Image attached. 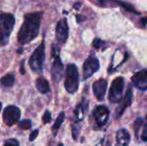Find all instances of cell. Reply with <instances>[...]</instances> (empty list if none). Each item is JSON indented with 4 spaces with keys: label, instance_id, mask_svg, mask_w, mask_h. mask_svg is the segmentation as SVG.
<instances>
[{
    "label": "cell",
    "instance_id": "4316f807",
    "mask_svg": "<svg viewBox=\"0 0 147 146\" xmlns=\"http://www.w3.org/2000/svg\"><path fill=\"white\" fill-rule=\"evenodd\" d=\"M102 41L101 40H99V39H96V40L93 41V46H94V47H96V48H100L101 46H102Z\"/></svg>",
    "mask_w": 147,
    "mask_h": 146
},
{
    "label": "cell",
    "instance_id": "5b68a950",
    "mask_svg": "<svg viewBox=\"0 0 147 146\" xmlns=\"http://www.w3.org/2000/svg\"><path fill=\"white\" fill-rule=\"evenodd\" d=\"M53 60L51 73H52L53 80L55 82H59L64 73V66L59 57V48L55 46H53Z\"/></svg>",
    "mask_w": 147,
    "mask_h": 146
},
{
    "label": "cell",
    "instance_id": "d4e9b609",
    "mask_svg": "<svg viewBox=\"0 0 147 146\" xmlns=\"http://www.w3.org/2000/svg\"><path fill=\"white\" fill-rule=\"evenodd\" d=\"M140 137H141V139H142V140H143L144 142H146V140H147V125L146 124L145 125V126H144V128H143V130H142V133H141V134H140Z\"/></svg>",
    "mask_w": 147,
    "mask_h": 146
},
{
    "label": "cell",
    "instance_id": "9c48e42d",
    "mask_svg": "<svg viewBox=\"0 0 147 146\" xmlns=\"http://www.w3.org/2000/svg\"><path fill=\"white\" fill-rule=\"evenodd\" d=\"M69 34V27L67 23V20L63 18L59 20L56 26V38L59 42L65 43L68 38Z\"/></svg>",
    "mask_w": 147,
    "mask_h": 146
},
{
    "label": "cell",
    "instance_id": "277c9868",
    "mask_svg": "<svg viewBox=\"0 0 147 146\" xmlns=\"http://www.w3.org/2000/svg\"><path fill=\"white\" fill-rule=\"evenodd\" d=\"M45 60V41L43 40L40 46L34 50L29 59V66L35 73H40L42 71V65Z\"/></svg>",
    "mask_w": 147,
    "mask_h": 146
},
{
    "label": "cell",
    "instance_id": "4fadbf2b",
    "mask_svg": "<svg viewBox=\"0 0 147 146\" xmlns=\"http://www.w3.org/2000/svg\"><path fill=\"white\" fill-rule=\"evenodd\" d=\"M132 100H133V92H132V89H129L127 91V93H126V95H125V97H124L122 100H121V102L119 108H117V117L121 116V114L124 113L125 109H126L128 106L131 105Z\"/></svg>",
    "mask_w": 147,
    "mask_h": 146
},
{
    "label": "cell",
    "instance_id": "d6986e66",
    "mask_svg": "<svg viewBox=\"0 0 147 146\" xmlns=\"http://www.w3.org/2000/svg\"><path fill=\"white\" fill-rule=\"evenodd\" d=\"M15 82V77L12 74H9L1 78V83L4 87H11Z\"/></svg>",
    "mask_w": 147,
    "mask_h": 146
},
{
    "label": "cell",
    "instance_id": "5bb4252c",
    "mask_svg": "<svg viewBox=\"0 0 147 146\" xmlns=\"http://www.w3.org/2000/svg\"><path fill=\"white\" fill-rule=\"evenodd\" d=\"M130 142V134L126 129H121L116 133V146H127Z\"/></svg>",
    "mask_w": 147,
    "mask_h": 146
},
{
    "label": "cell",
    "instance_id": "ba28073f",
    "mask_svg": "<svg viewBox=\"0 0 147 146\" xmlns=\"http://www.w3.org/2000/svg\"><path fill=\"white\" fill-rule=\"evenodd\" d=\"M100 68L99 60L94 54H90L84 64V77L87 79L96 73Z\"/></svg>",
    "mask_w": 147,
    "mask_h": 146
},
{
    "label": "cell",
    "instance_id": "ac0fdd59",
    "mask_svg": "<svg viewBox=\"0 0 147 146\" xmlns=\"http://www.w3.org/2000/svg\"><path fill=\"white\" fill-rule=\"evenodd\" d=\"M145 125H146V123H145V121H144V120H143L142 118H138V119L135 120V122H134V128L135 134H136L137 138L140 137V131L142 132V130H143Z\"/></svg>",
    "mask_w": 147,
    "mask_h": 146
},
{
    "label": "cell",
    "instance_id": "e0dca14e",
    "mask_svg": "<svg viewBox=\"0 0 147 146\" xmlns=\"http://www.w3.org/2000/svg\"><path fill=\"white\" fill-rule=\"evenodd\" d=\"M65 113H64V112H61V113L59 114L57 120H55L54 125L53 126V135H54V136H56L58 130L60 128V126H61V125H62V123H63V121H64V120H65Z\"/></svg>",
    "mask_w": 147,
    "mask_h": 146
},
{
    "label": "cell",
    "instance_id": "44dd1931",
    "mask_svg": "<svg viewBox=\"0 0 147 146\" xmlns=\"http://www.w3.org/2000/svg\"><path fill=\"white\" fill-rule=\"evenodd\" d=\"M18 126L21 130H23V131L28 130L31 127V120H23L21 122H19Z\"/></svg>",
    "mask_w": 147,
    "mask_h": 146
},
{
    "label": "cell",
    "instance_id": "ffe728a7",
    "mask_svg": "<svg viewBox=\"0 0 147 146\" xmlns=\"http://www.w3.org/2000/svg\"><path fill=\"white\" fill-rule=\"evenodd\" d=\"M115 3L118 4V5H120V6H121L124 9H126L127 11H128V12H131V13H134V14H139L138 12H136V9L130 4V3H126V2H122V1H116L115 0Z\"/></svg>",
    "mask_w": 147,
    "mask_h": 146
},
{
    "label": "cell",
    "instance_id": "cb8c5ba5",
    "mask_svg": "<svg viewBox=\"0 0 147 146\" xmlns=\"http://www.w3.org/2000/svg\"><path fill=\"white\" fill-rule=\"evenodd\" d=\"M71 131H72V136H73V139H74V140H76V139H77V136H78V133H79L78 126H77V125H72Z\"/></svg>",
    "mask_w": 147,
    "mask_h": 146
},
{
    "label": "cell",
    "instance_id": "52a82bcc",
    "mask_svg": "<svg viewBox=\"0 0 147 146\" xmlns=\"http://www.w3.org/2000/svg\"><path fill=\"white\" fill-rule=\"evenodd\" d=\"M21 116V111L20 109L16 106H8L3 110V121L4 123L9 126H14L20 119Z\"/></svg>",
    "mask_w": 147,
    "mask_h": 146
},
{
    "label": "cell",
    "instance_id": "603a6c76",
    "mask_svg": "<svg viewBox=\"0 0 147 146\" xmlns=\"http://www.w3.org/2000/svg\"><path fill=\"white\" fill-rule=\"evenodd\" d=\"M3 146H19V142L15 139H10L5 142Z\"/></svg>",
    "mask_w": 147,
    "mask_h": 146
},
{
    "label": "cell",
    "instance_id": "f1b7e54d",
    "mask_svg": "<svg viewBox=\"0 0 147 146\" xmlns=\"http://www.w3.org/2000/svg\"><path fill=\"white\" fill-rule=\"evenodd\" d=\"M146 17H143L141 22H142V24H143V27H146Z\"/></svg>",
    "mask_w": 147,
    "mask_h": 146
},
{
    "label": "cell",
    "instance_id": "1f68e13d",
    "mask_svg": "<svg viewBox=\"0 0 147 146\" xmlns=\"http://www.w3.org/2000/svg\"><path fill=\"white\" fill-rule=\"evenodd\" d=\"M1 108H2V103L0 102V111H1Z\"/></svg>",
    "mask_w": 147,
    "mask_h": 146
},
{
    "label": "cell",
    "instance_id": "8992f818",
    "mask_svg": "<svg viewBox=\"0 0 147 146\" xmlns=\"http://www.w3.org/2000/svg\"><path fill=\"white\" fill-rule=\"evenodd\" d=\"M124 85H125V81L123 77H117L113 81L109 94V99L111 102L117 103L121 102L122 92L124 89Z\"/></svg>",
    "mask_w": 147,
    "mask_h": 146
},
{
    "label": "cell",
    "instance_id": "9a60e30c",
    "mask_svg": "<svg viewBox=\"0 0 147 146\" xmlns=\"http://www.w3.org/2000/svg\"><path fill=\"white\" fill-rule=\"evenodd\" d=\"M35 87L36 89L42 94L48 93L50 91V86L47 79L44 77H39L35 82Z\"/></svg>",
    "mask_w": 147,
    "mask_h": 146
},
{
    "label": "cell",
    "instance_id": "7402d4cb",
    "mask_svg": "<svg viewBox=\"0 0 147 146\" xmlns=\"http://www.w3.org/2000/svg\"><path fill=\"white\" fill-rule=\"evenodd\" d=\"M51 120H52V114H51V113H50L49 110H47V111L45 112L43 117H42V121H43L44 124H47V123H49Z\"/></svg>",
    "mask_w": 147,
    "mask_h": 146
},
{
    "label": "cell",
    "instance_id": "30bf717a",
    "mask_svg": "<svg viewBox=\"0 0 147 146\" xmlns=\"http://www.w3.org/2000/svg\"><path fill=\"white\" fill-rule=\"evenodd\" d=\"M109 115V108L105 106H98L95 108L93 112L94 119L99 126L105 125V123L108 121Z\"/></svg>",
    "mask_w": 147,
    "mask_h": 146
},
{
    "label": "cell",
    "instance_id": "f546056e",
    "mask_svg": "<svg viewBox=\"0 0 147 146\" xmlns=\"http://www.w3.org/2000/svg\"><path fill=\"white\" fill-rule=\"evenodd\" d=\"M102 143H103V140H102V142L100 144H98L96 146H102Z\"/></svg>",
    "mask_w": 147,
    "mask_h": 146
},
{
    "label": "cell",
    "instance_id": "484cf974",
    "mask_svg": "<svg viewBox=\"0 0 147 146\" xmlns=\"http://www.w3.org/2000/svg\"><path fill=\"white\" fill-rule=\"evenodd\" d=\"M38 134H39V131H38V130H34V131L29 135V140H30V141H34V140L37 138Z\"/></svg>",
    "mask_w": 147,
    "mask_h": 146
},
{
    "label": "cell",
    "instance_id": "2e32d148",
    "mask_svg": "<svg viewBox=\"0 0 147 146\" xmlns=\"http://www.w3.org/2000/svg\"><path fill=\"white\" fill-rule=\"evenodd\" d=\"M85 103L84 101H83L82 103H80L79 105H78V107L76 108L75 111H74V114H75V118L78 121H80L83 120L84 114H85Z\"/></svg>",
    "mask_w": 147,
    "mask_h": 146
},
{
    "label": "cell",
    "instance_id": "d6a6232c",
    "mask_svg": "<svg viewBox=\"0 0 147 146\" xmlns=\"http://www.w3.org/2000/svg\"><path fill=\"white\" fill-rule=\"evenodd\" d=\"M58 146H64V145H63V144H59Z\"/></svg>",
    "mask_w": 147,
    "mask_h": 146
},
{
    "label": "cell",
    "instance_id": "7c38bea8",
    "mask_svg": "<svg viewBox=\"0 0 147 146\" xmlns=\"http://www.w3.org/2000/svg\"><path fill=\"white\" fill-rule=\"evenodd\" d=\"M107 87H108V83L107 81H105L104 79H100L95 82V83L93 84V92L97 100L99 101L104 100Z\"/></svg>",
    "mask_w": 147,
    "mask_h": 146
},
{
    "label": "cell",
    "instance_id": "6da1fadb",
    "mask_svg": "<svg viewBox=\"0 0 147 146\" xmlns=\"http://www.w3.org/2000/svg\"><path fill=\"white\" fill-rule=\"evenodd\" d=\"M42 15V12H34L25 15L24 22L18 33V41L21 44H27L37 37Z\"/></svg>",
    "mask_w": 147,
    "mask_h": 146
},
{
    "label": "cell",
    "instance_id": "83f0119b",
    "mask_svg": "<svg viewBox=\"0 0 147 146\" xmlns=\"http://www.w3.org/2000/svg\"><path fill=\"white\" fill-rule=\"evenodd\" d=\"M21 73H22V74H24V73H25V71H24V60L22 62V65H21Z\"/></svg>",
    "mask_w": 147,
    "mask_h": 146
},
{
    "label": "cell",
    "instance_id": "4dcf8cb0",
    "mask_svg": "<svg viewBox=\"0 0 147 146\" xmlns=\"http://www.w3.org/2000/svg\"><path fill=\"white\" fill-rule=\"evenodd\" d=\"M22 48H20V50L18 51V52H19V53H21V52H22Z\"/></svg>",
    "mask_w": 147,
    "mask_h": 146
},
{
    "label": "cell",
    "instance_id": "8fae6325",
    "mask_svg": "<svg viewBox=\"0 0 147 146\" xmlns=\"http://www.w3.org/2000/svg\"><path fill=\"white\" fill-rule=\"evenodd\" d=\"M132 82L134 85L142 90L145 91L147 89V71L146 70H142L137 73H135L132 77Z\"/></svg>",
    "mask_w": 147,
    "mask_h": 146
},
{
    "label": "cell",
    "instance_id": "7a4b0ae2",
    "mask_svg": "<svg viewBox=\"0 0 147 146\" xmlns=\"http://www.w3.org/2000/svg\"><path fill=\"white\" fill-rule=\"evenodd\" d=\"M15 25V16L10 13L0 14V46H5L9 42V35Z\"/></svg>",
    "mask_w": 147,
    "mask_h": 146
},
{
    "label": "cell",
    "instance_id": "3957f363",
    "mask_svg": "<svg viewBox=\"0 0 147 146\" xmlns=\"http://www.w3.org/2000/svg\"><path fill=\"white\" fill-rule=\"evenodd\" d=\"M79 74L75 65H68L65 71V88L68 93H75L79 86Z\"/></svg>",
    "mask_w": 147,
    "mask_h": 146
}]
</instances>
